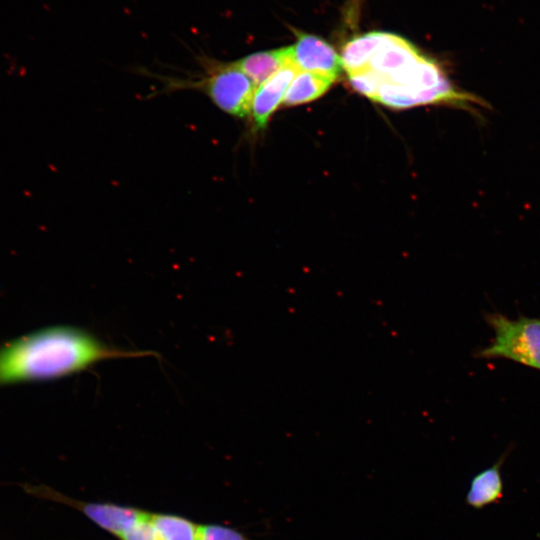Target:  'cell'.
<instances>
[{
  "mask_svg": "<svg viewBox=\"0 0 540 540\" xmlns=\"http://www.w3.org/2000/svg\"><path fill=\"white\" fill-rule=\"evenodd\" d=\"M421 56L413 44L397 36L373 56L367 68L379 74L385 83L415 65Z\"/></svg>",
  "mask_w": 540,
  "mask_h": 540,
  "instance_id": "ba28073f",
  "label": "cell"
},
{
  "mask_svg": "<svg viewBox=\"0 0 540 540\" xmlns=\"http://www.w3.org/2000/svg\"><path fill=\"white\" fill-rule=\"evenodd\" d=\"M158 540H197L198 525L190 519L169 513H152Z\"/></svg>",
  "mask_w": 540,
  "mask_h": 540,
  "instance_id": "7c38bea8",
  "label": "cell"
},
{
  "mask_svg": "<svg viewBox=\"0 0 540 540\" xmlns=\"http://www.w3.org/2000/svg\"><path fill=\"white\" fill-rule=\"evenodd\" d=\"M89 518L94 524L119 538L144 514L145 510L105 502H83L66 497H57Z\"/></svg>",
  "mask_w": 540,
  "mask_h": 540,
  "instance_id": "5b68a950",
  "label": "cell"
},
{
  "mask_svg": "<svg viewBox=\"0 0 540 540\" xmlns=\"http://www.w3.org/2000/svg\"><path fill=\"white\" fill-rule=\"evenodd\" d=\"M397 38L386 32H369L349 40L341 52L342 68L352 74L368 67L373 56Z\"/></svg>",
  "mask_w": 540,
  "mask_h": 540,
  "instance_id": "9c48e42d",
  "label": "cell"
},
{
  "mask_svg": "<svg viewBox=\"0 0 540 540\" xmlns=\"http://www.w3.org/2000/svg\"><path fill=\"white\" fill-rule=\"evenodd\" d=\"M298 72L290 62L256 88L250 113L257 129L266 127L271 115L283 103L285 93Z\"/></svg>",
  "mask_w": 540,
  "mask_h": 540,
  "instance_id": "8992f818",
  "label": "cell"
},
{
  "mask_svg": "<svg viewBox=\"0 0 540 540\" xmlns=\"http://www.w3.org/2000/svg\"><path fill=\"white\" fill-rule=\"evenodd\" d=\"M149 355L155 352L110 346L77 327H48L0 348V386L57 379L103 360Z\"/></svg>",
  "mask_w": 540,
  "mask_h": 540,
  "instance_id": "6da1fadb",
  "label": "cell"
},
{
  "mask_svg": "<svg viewBox=\"0 0 540 540\" xmlns=\"http://www.w3.org/2000/svg\"><path fill=\"white\" fill-rule=\"evenodd\" d=\"M197 540H253L242 532L221 524H201L197 529Z\"/></svg>",
  "mask_w": 540,
  "mask_h": 540,
  "instance_id": "5bb4252c",
  "label": "cell"
},
{
  "mask_svg": "<svg viewBox=\"0 0 540 540\" xmlns=\"http://www.w3.org/2000/svg\"><path fill=\"white\" fill-rule=\"evenodd\" d=\"M333 82V79L317 73L299 71L285 93L283 104L295 106L313 101L321 97Z\"/></svg>",
  "mask_w": 540,
  "mask_h": 540,
  "instance_id": "8fae6325",
  "label": "cell"
},
{
  "mask_svg": "<svg viewBox=\"0 0 540 540\" xmlns=\"http://www.w3.org/2000/svg\"><path fill=\"white\" fill-rule=\"evenodd\" d=\"M119 540H158L156 530L151 521V512L145 514L126 530Z\"/></svg>",
  "mask_w": 540,
  "mask_h": 540,
  "instance_id": "9a60e30c",
  "label": "cell"
},
{
  "mask_svg": "<svg viewBox=\"0 0 540 540\" xmlns=\"http://www.w3.org/2000/svg\"><path fill=\"white\" fill-rule=\"evenodd\" d=\"M348 76L352 87L372 100H375L384 82L379 74L368 68L349 74Z\"/></svg>",
  "mask_w": 540,
  "mask_h": 540,
  "instance_id": "4fadbf2b",
  "label": "cell"
},
{
  "mask_svg": "<svg viewBox=\"0 0 540 540\" xmlns=\"http://www.w3.org/2000/svg\"><path fill=\"white\" fill-rule=\"evenodd\" d=\"M485 320L494 337L478 357L505 358L540 370V318L512 320L500 313H487Z\"/></svg>",
  "mask_w": 540,
  "mask_h": 540,
  "instance_id": "3957f363",
  "label": "cell"
},
{
  "mask_svg": "<svg viewBox=\"0 0 540 540\" xmlns=\"http://www.w3.org/2000/svg\"><path fill=\"white\" fill-rule=\"evenodd\" d=\"M204 73L196 81H179L185 86L204 92L225 113L245 117L251 112L256 85L234 62L204 59Z\"/></svg>",
  "mask_w": 540,
  "mask_h": 540,
  "instance_id": "7a4b0ae2",
  "label": "cell"
},
{
  "mask_svg": "<svg viewBox=\"0 0 540 540\" xmlns=\"http://www.w3.org/2000/svg\"><path fill=\"white\" fill-rule=\"evenodd\" d=\"M290 62L299 71L317 73L334 81L343 69L340 55L329 43L305 33H299L296 43L290 46Z\"/></svg>",
  "mask_w": 540,
  "mask_h": 540,
  "instance_id": "277c9868",
  "label": "cell"
},
{
  "mask_svg": "<svg viewBox=\"0 0 540 540\" xmlns=\"http://www.w3.org/2000/svg\"><path fill=\"white\" fill-rule=\"evenodd\" d=\"M234 63L258 87L290 63V46L252 53Z\"/></svg>",
  "mask_w": 540,
  "mask_h": 540,
  "instance_id": "30bf717a",
  "label": "cell"
},
{
  "mask_svg": "<svg viewBox=\"0 0 540 540\" xmlns=\"http://www.w3.org/2000/svg\"><path fill=\"white\" fill-rule=\"evenodd\" d=\"M509 452L505 451L494 464L472 477L465 496V502L469 507L479 510L502 499L504 494L502 467Z\"/></svg>",
  "mask_w": 540,
  "mask_h": 540,
  "instance_id": "52a82bcc",
  "label": "cell"
}]
</instances>
